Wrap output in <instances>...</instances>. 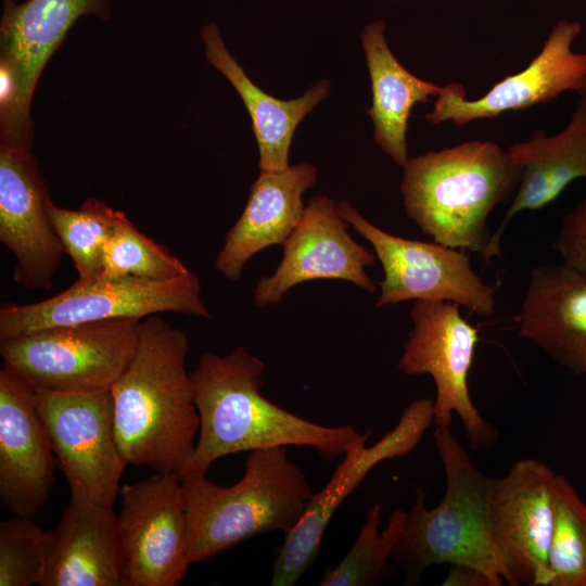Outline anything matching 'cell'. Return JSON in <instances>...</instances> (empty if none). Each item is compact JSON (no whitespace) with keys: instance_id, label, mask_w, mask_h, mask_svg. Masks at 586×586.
Listing matches in <instances>:
<instances>
[{"instance_id":"obj_23","label":"cell","mask_w":586,"mask_h":586,"mask_svg":"<svg viewBox=\"0 0 586 586\" xmlns=\"http://www.w3.org/2000/svg\"><path fill=\"white\" fill-rule=\"evenodd\" d=\"M201 39L208 63L220 72L241 97L257 141L260 171L286 169L294 132L304 117L330 93L327 79L315 82L303 95L280 100L257 87L228 52L219 26L207 23Z\"/></svg>"},{"instance_id":"obj_22","label":"cell","mask_w":586,"mask_h":586,"mask_svg":"<svg viewBox=\"0 0 586 586\" xmlns=\"http://www.w3.org/2000/svg\"><path fill=\"white\" fill-rule=\"evenodd\" d=\"M40 586H120L111 506L71 501L46 534Z\"/></svg>"},{"instance_id":"obj_21","label":"cell","mask_w":586,"mask_h":586,"mask_svg":"<svg viewBox=\"0 0 586 586\" xmlns=\"http://www.w3.org/2000/svg\"><path fill=\"white\" fill-rule=\"evenodd\" d=\"M507 152L521 167V177L504 219L481 255L487 262L500 256V239L517 214L549 205L573 181L586 178V95L579 97L561 131L549 136L537 129L527 140L509 145Z\"/></svg>"},{"instance_id":"obj_24","label":"cell","mask_w":586,"mask_h":586,"mask_svg":"<svg viewBox=\"0 0 586 586\" xmlns=\"http://www.w3.org/2000/svg\"><path fill=\"white\" fill-rule=\"evenodd\" d=\"M386 24L375 20L361 31V46L371 80L372 100L367 110L373 123V140L395 164L408 162L407 131L417 103L436 98L442 87L423 80L395 58L385 39Z\"/></svg>"},{"instance_id":"obj_28","label":"cell","mask_w":586,"mask_h":586,"mask_svg":"<svg viewBox=\"0 0 586 586\" xmlns=\"http://www.w3.org/2000/svg\"><path fill=\"white\" fill-rule=\"evenodd\" d=\"M190 271L165 246L139 231L124 214L105 244L100 275L165 281Z\"/></svg>"},{"instance_id":"obj_6","label":"cell","mask_w":586,"mask_h":586,"mask_svg":"<svg viewBox=\"0 0 586 586\" xmlns=\"http://www.w3.org/2000/svg\"><path fill=\"white\" fill-rule=\"evenodd\" d=\"M140 322L115 318L0 340L3 368L35 392L111 390L133 356Z\"/></svg>"},{"instance_id":"obj_3","label":"cell","mask_w":586,"mask_h":586,"mask_svg":"<svg viewBox=\"0 0 586 586\" xmlns=\"http://www.w3.org/2000/svg\"><path fill=\"white\" fill-rule=\"evenodd\" d=\"M400 191L407 216L441 244L477 252L491 212L519 186L521 167L493 141H467L409 158Z\"/></svg>"},{"instance_id":"obj_30","label":"cell","mask_w":586,"mask_h":586,"mask_svg":"<svg viewBox=\"0 0 586 586\" xmlns=\"http://www.w3.org/2000/svg\"><path fill=\"white\" fill-rule=\"evenodd\" d=\"M552 247L563 264L586 275V196L563 216Z\"/></svg>"},{"instance_id":"obj_9","label":"cell","mask_w":586,"mask_h":586,"mask_svg":"<svg viewBox=\"0 0 586 586\" xmlns=\"http://www.w3.org/2000/svg\"><path fill=\"white\" fill-rule=\"evenodd\" d=\"M116 550L120 586H176L188 572L189 525L181 476L154 475L120 487Z\"/></svg>"},{"instance_id":"obj_7","label":"cell","mask_w":586,"mask_h":586,"mask_svg":"<svg viewBox=\"0 0 586 586\" xmlns=\"http://www.w3.org/2000/svg\"><path fill=\"white\" fill-rule=\"evenodd\" d=\"M160 313L211 317L201 298L200 279L193 271L165 281L99 275L90 280L77 279L66 290L40 302L3 303L0 307V340L89 321L142 320Z\"/></svg>"},{"instance_id":"obj_13","label":"cell","mask_w":586,"mask_h":586,"mask_svg":"<svg viewBox=\"0 0 586 586\" xmlns=\"http://www.w3.org/2000/svg\"><path fill=\"white\" fill-rule=\"evenodd\" d=\"M433 423V400L419 398L403 411L397 424L366 447L369 432L343 456L327 484L314 493L296 525L283 535L271 570V586H294L319 555L329 521L344 499L381 461L410 453Z\"/></svg>"},{"instance_id":"obj_4","label":"cell","mask_w":586,"mask_h":586,"mask_svg":"<svg viewBox=\"0 0 586 586\" xmlns=\"http://www.w3.org/2000/svg\"><path fill=\"white\" fill-rule=\"evenodd\" d=\"M433 437L446 476L445 495L428 509L424 493L416 489L415 505L406 511L391 559L404 572L407 584H417L426 568L447 563L476 568L493 586H501L506 572L489 519L494 477L474 466L450 429L436 428Z\"/></svg>"},{"instance_id":"obj_5","label":"cell","mask_w":586,"mask_h":586,"mask_svg":"<svg viewBox=\"0 0 586 586\" xmlns=\"http://www.w3.org/2000/svg\"><path fill=\"white\" fill-rule=\"evenodd\" d=\"M191 563L206 561L256 535L286 534L303 515L314 492L285 447L249 451L244 474L221 486L206 474L181 476Z\"/></svg>"},{"instance_id":"obj_25","label":"cell","mask_w":586,"mask_h":586,"mask_svg":"<svg viewBox=\"0 0 586 586\" xmlns=\"http://www.w3.org/2000/svg\"><path fill=\"white\" fill-rule=\"evenodd\" d=\"M52 225L78 272L79 280L98 277L103 268L104 247L124 213L103 201L89 198L78 209L48 205Z\"/></svg>"},{"instance_id":"obj_14","label":"cell","mask_w":586,"mask_h":586,"mask_svg":"<svg viewBox=\"0 0 586 586\" xmlns=\"http://www.w3.org/2000/svg\"><path fill=\"white\" fill-rule=\"evenodd\" d=\"M576 21H558L534 59L521 72L495 84L483 97L467 99L459 82L442 87L433 110L423 118L433 125L451 122L462 127L479 119L497 118L507 112L531 109L556 100L566 91L586 95V52L573 51L582 33Z\"/></svg>"},{"instance_id":"obj_27","label":"cell","mask_w":586,"mask_h":586,"mask_svg":"<svg viewBox=\"0 0 586 586\" xmlns=\"http://www.w3.org/2000/svg\"><path fill=\"white\" fill-rule=\"evenodd\" d=\"M553 493L547 586H586V502L563 475H556Z\"/></svg>"},{"instance_id":"obj_31","label":"cell","mask_w":586,"mask_h":586,"mask_svg":"<svg viewBox=\"0 0 586 586\" xmlns=\"http://www.w3.org/2000/svg\"><path fill=\"white\" fill-rule=\"evenodd\" d=\"M444 586H493L489 577L481 570L469 565H451Z\"/></svg>"},{"instance_id":"obj_16","label":"cell","mask_w":586,"mask_h":586,"mask_svg":"<svg viewBox=\"0 0 586 586\" xmlns=\"http://www.w3.org/2000/svg\"><path fill=\"white\" fill-rule=\"evenodd\" d=\"M282 246L281 263L254 290L255 305L260 308L279 303L293 286L316 279L345 280L368 293L377 291V284L366 271L374 265L375 254L351 237L337 204L329 196L310 199L301 221Z\"/></svg>"},{"instance_id":"obj_10","label":"cell","mask_w":586,"mask_h":586,"mask_svg":"<svg viewBox=\"0 0 586 586\" xmlns=\"http://www.w3.org/2000/svg\"><path fill=\"white\" fill-rule=\"evenodd\" d=\"M0 25L1 138L31 142L30 105L43 67L82 16L110 20V0H3Z\"/></svg>"},{"instance_id":"obj_17","label":"cell","mask_w":586,"mask_h":586,"mask_svg":"<svg viewBox=\"0 0 586 586\" xmlns=\"http://www.w3.org/2000/svg\"><path fill=\"white\" fill-rule=\"evenodd\" d=\"M49 190L31 150L0 145V242L14 255L13 280L51 289L64 249L52 225Z\"/></svg>"},{"instance_id":"obj_8","label":"cell","mask_w":586,"mask_h":586,"mask_svg":"<svg viewBox=\"0 0 586 586\" xmlns=\"http://www.w3.org/2000/svg\"><path fill=\"white\" fill-rule=\"evenodd\" d=\"M458 306L445 301H416L410 311L412 327L397 367L405 374H430L434 380L436 428L449 429L455 412L470 448L489 449L498 441V430L479 412L468 385L479 329L461 316Z\"/></svg>"},{"instance_id":"obj_15","label":"cell","mask_w":586,"mask_h":586,"mask_svg":"<svg viewBox=\"0 0 586 586\" xmlns=\"http://www.w3.org/2000/svg\"><path fill=\"white\" fill-rule=\"evenodd\" d=\"M555 472L544 462L515 461L494 477L489 519L495 548L511 586H547L555 522Z\"/></svg>"},{"instance_id":"obj_19","label":"cell","mask_w":586,"mask_h":586,"mask_svg":"<svg viewBox=\"0 0 586 586\" xmlns=\"http://www.w3.org/2000/svg\"><path fill=\"white\" fill-rule=\"evenodd\" d=\"M515 320L521 337L586 374V275L563 263L535 267Z\"/></svg>"},{"instance_id":"obj_29","label":"cell","mask_w":586,"mask_h":586,"mask_svg":"<svg viewBox=\"0 0 586 586\" xmlns=\"http://www.w3.org/2000/svg\"><path fill=\"white\" fill-rule=\"evenodd\" d=\"M46 534L31 518L15 515L0 522V586L40 584Z\"/></svg>"},{"instance_id":"obj_2","label":"cell","mask_w":586,"mask_h":586,"mask_svg":"<svg viewBox=\"0 0 586 586\" xmlns=\"http://www.w3.org/2000/svg\"><path fill=\"white\" fill-rule=\"evenodd\" d=\"M188 336L153 315L141 320L132 358L111 387L119 451L130 464L181 476L200 431Z\"/></svg>"},{"instance_id":"obj_11","label":"cell","mask_w":586,"mask_h":586,"mask_svg":"<svg viewBox=\"0 0 586 586\" xmlns=\"http://www.w3.org/2000/svg\"><path fill=\"white\" fill-rule=\"evenodd\" d=\"M337 209L373 247L384 278L375 307L405 301H445L461 305L480 317L496 308V288L473 270L464 250L438 242H422L391 234L367 220L348 202Z\"/></svg>"},{"instance_id":"obj_20","label":"cell","mask_w":586,"mask_h":586,"mask_svg":"<svg viewBox=\"0 0 586 586\" xmlns=\"http://www.w3.org/2000/svg\"><path fill=\"white\" fill-rule=\"evenodd\" d=\"M316 180L317 169L309 162L280 171L259 173L244 211L217 255L215 267L222 277L238 280L255 254L284 243L304 215L303 194Z\"/></svg>"},{"instance_id":"obj_26","label":"cell","mask_w":586,"mask_h":586,"mask_svg":"<svg viewBox=\"0 0 586 586\" xmlns=\"http://www.w3.org/2000/svg\"><path fill=\"white\" fill-rule=\"evenodd\" d=\"M381 511L379 502L368 510L352 548L337 565L324 572L320 586H374L388 575V559L403 533L406 511H393L380 532Z\"/></svg>"},{"instance_id":"obj_1","label":"cell","mask_w":586,"mask_h":586,"mask_svg":"<svg viewBox=\"0 0 586 586\" xmlns=\"http://www.w3.org/2000/svg\"><path fill=\"white\" fill-rule=\"evenodd\" d=\"M265 362L242 346L220 356L204 353L190 373L200 415L194 453L181 476L206 474L221 457L285 446L314 448L323 459L343 456L367 433L311 422L260 393Z\"/></svg>"},{"instance_id":"obj_12","label":"cell","mask_w":586,"mask_h":586,"mask_svg":"<svg viewBox=\"0 0 586 586\" xmlns=\"http://www.w3.org/2000/svg\"><path fill=\"white\" fill-rule=\"evenodd\" d=\"M35 393L71 501L112 507L127 462L115 436L111 390Z\"/></svg>"},{"instance_id":"obj_18","label":"cell","mask_w":586,"mask_h":586,"mask_svg":"<svg viewBox=\"0 0 586 586\" xmlns=\"http://www.w3.org/2000/svg\"><path fill=\"white\" fill-rule=\"evenodd\" d=\"M56 466L39 417L36 393L0 370V499L15 514L33 518L47 501Z\"/></svg>"}]
</instances>
